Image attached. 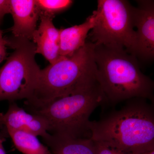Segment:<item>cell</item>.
I'll return each instance as SVG.
<instances>
[{
  "label": "cell",
  "mask_w": 154,
  "mask_h": 154,
  "mask_svg": "<svg viewBox=\"0 0 154 154\" xmlns=\"http://www.w3.org/2000/svg\"><path fill=\"white\" fill-rule=\"evenodd\" d=\"M147 99L134 98L98 121H90L91 138L126 153L154 149V108Z\"/></svg>",
  "instance_id": "cell-1"
},
{
  "label": "cell",
  "mask_w": 154,
  "mask_h": 154,
  "mask_svg": "<svg viewBox=\"0 0 154 154\" xmlns=\"http://www.w3.org/2000/svg\"><path fill=\"white\" fill-rule=\"evenodd\" d=\"M94 45L97 79L106 103L116 105L134 98L154 102V82L141 72L135 57L124 49Z\"/></svg>",
  "instance_id": "cell-2"
},
{
  "label": "cell",
  "mask_w": 154,
  "mask_h": 154,
  "mask_svg": "<svg viewBox=\"0 0 154 154\" xmlns=\"http://www.w3.org/2000/svg\"><path fill=\"white\" fill-rule=\"evenodd\" d=\"M95 45L87 40L69 57H62L40 70L37 85L25 106L39 105L68 96L98 82Z\"/></svg>",
  "instance_id": "cell-3"
},
{
  "label": "cell",
  "mask_w": 154,
  "mask_h": 154,
  "mask_svg": "<svg viewBox=\"0 0 154 154\" xmlns=\"http://www.w3.org/2000/svg\"><path fill=\"white\" fill-rule=\"evenodd\" d=\"M105 103V96L98 82L68 96L25 107L30 113L44 119L50 134L91 138L88 126L90 116L97 107Z\"/></svg>",
  "instance_id": "cell-4"
},
{
  "label": "cell",
  "mask_w": 154,
  "mask_h": 154,
  "mask_svg": "<svg viewBox=\"0 0 154 154\" xmlns=\"http://www.w3.org/2000/svg\"><path fill=\"white\" fill-rule=\"evenodd\" d=\"M134 9L125 0H99L93 12L94 28L88 41L95 45L124 49L135 57L137 35L134 30Z\"/></svg>",
  "instance_id": "cell-5"
},
{
  "label": "cell",
  "mask_w": 154,
  "mask_h": 154,
  "mask_svg": "<svg viewBox=\"0 0 154 154\" xmlns=\"http://www.w3.org/2000/svg\"><path fill=\"white\" fill-rule=\"evenodd\" d=\"M5 39L14 51L0 69V102L28 100L36 89L41 70L35 60V44L13 36Z\"/></svg>",
  "instance_id": "cell-6"
},
{
  "label": "cell",
  "mask_w": 154,
  "mask_h": 154,
  "mask_svg": "<svg viewBox=\"0 0 154 154\" xmlns=\"http://www.w3.org/2000/svg\"><path fill=\"white\" fill-rule=\"evenodd\" d=\"M134 9V21L137 35L135 57L149 62L154 57V2L152 0L137 1Z\"/></svg>",
  "instance_id": "cell-7"
},
{
  "label": "cell",
  "mask_w": 154,
  "mask_h": 154,
  "mask_svg": "<svg viewBox=\"0 0 154 154\" xmlns=\"http://www.w3.org/2000/svg\"><path fill=\"white\" fill-rule=\"evenodd\" d=\"M0 129L5 134L9 130L27 131L42 139L49 134L47 122L44 119L27 113L15 102H9L8 109L5 113H0Z\"/></svg>",
  "instance_id": "cell-8"
},
{
  "label": "cell",
  "mask_w": 154,
  "mask_h": 154,
  "mask_svg": "<svg viewBox=\"0 0 154 154\" xmlns=\"http://www.w3.org/2000/svg\"><path fill=\"white\" fill-rule=\"evenodd\" d=\"M10 5L14 22L12 36L31 41L40 18L36 0H10Z\"/></svg>",
  "instance_id": "cell-9"
},
{
  "label": "cell",
  "mask_w": 154,
  "mask_h": 154,
  "mask_svg": "<svg viewBox=\"0 0 154 154\" xmlns=\"http://www.w3.org/2000/svg\"><path fill=\"white\" fill-rule=\"evenodd\" d=\"M54 18L40 15L39 26L33 33L32 39L36 47V53L43 56L50 64L55 63L62 57L60 54V29L54 25Z\"/></svg>",
  "instance_id": "cell-10"
},
{
  "label": "cell",
  "mask_w": 154,
  "mask_h": 154,
  "mask_svg": "<svg viewBox=\"0 0 154 154\" xmlns=\"http://www.w3.org/2000/svg\"><path fill=\"white\" fill-rule=\"evenodd\" d=\"M95 23L93 14L79 25L60 29V54L61 57H69L85 45L88 35Z\"/></svg>",
  "instance_id": "cell-11"
},
{
  "label": "cell",
  "mask_w": 154,
  "mask_h": 154,
  "mask_svg": "<svg viewBox=\"0 0 154 154\" xmlns=\"http://www.w3.org/2000/svg\"><path fill=\"white\" fill-rule=\"evenodd\" d=\"M51 154H95L91 138H75L49 134L43 138Z\"/></svg>",
  "instance_id": "cell-12"
},
{
  "label": "cell",
  "mask_w": 154,
  "mask_h": 154,
  "mask_svg": "<svg viewBox=\"0 0 154 154\" xmlns=\"http://www.w3.org/2000/svg\"><path fill=\"white\" fill-rule=\"evenodd\" d=\"M16 148L23 154H51L47 146L41 143L37 137L22 131L9 130L6 132Z\"/></svg>",
  "instance_id": "cell-13"
},
{
  "label": "cell",
  "mask_w": 154,
  "mask_h": 154,
  "mask_svg": "<svg viewBox=\"0 0 154 154\" xmlns=\"http://www.w3.org/2000/svg\"><path fill=\"white\" fill-rule=\"evenodd\" d=\"M40 15L54 18L56 14L66 11L73 3L71 0H36Z\"/></svg>",
  "instance_id": "cell-14"
},
{
  "label": "cell",
  "mask_w": 154,
  "mask_h": 154,
  "mask_svg": "<svg viewBox=\"0 0 154 154\" xmlns=\"http://www.w3.org/2000/svg\"><path fill=\"white\" fill-rule=\"evenodd\" d=\"M95 154H128L121 151L109 143L94 141Z\"/></svg>",
  "instance_id": "cell-15"
},
{
  "label": "cell",
  "mask_w": 154,
  "mask_h": 154,
  "mask_svg": "<svg viewBox=\"0 0 154 154\" xmlns=\"http://www.w3.org/2000/svg\"><path fill=\"white\" fill-rule=\"evenodd\" d=\"M10 13V0H0V24L6 14Z\"/></svg>",
  "instance_id": "cell-16"
},
{
  "label": "cell",
  "mask_w": 154,
  "mask_h": 154,
  "mask_svg": "<svg viewBox=\"0 0 154 154\" xmlns=\"http://www.w3.org/2000/svg\"><path fill=\"white\" fill-rule=\"evenodd\" d=\"M7 44L3 32L0 30V63L7 59Z\"/></svg>",
  "instance_id": "cell-17"
},
{
  "label": "cell",
  "mask_w": 154,
  "mask_h": 154,
  "mask_svg": "<svg viewBox=\"0 0 154 154\" xmlns=\"http://www.w3.org/2000/svg\"><path fill=\"white\" fill-rule=\"evenodd\" d=\"M6 140V139H0V154H6L4 146V143Z\"/></svg>",
  "instance_id": "cell-18"
},
{
  "label": "cell",
  "mask_w": 154,
  "mask_h": 154,
  "mask_svg": "<svg viewBox=\"0 0 154 154\" xmlns=\"http://www.w3.org/2000/svg\"><path fill=\"white\" fill-rule=\"evenodd\" d=\"M128 154H154V149L142 152L137 153H128Z\"/></svg>",
  "instance_id": "cell-19"
},
{
  "label": "cell",
  "mask_w": 154,
  "mask_h": 154,
  "mask_svg": "<svg viewBox=\"0 0 154 154\" xmlns=\"http://www.w3.org/2000/svg\"><path fill=\"white\" fill-rule=\"evenodd\" d=\"M8 137L7 134L0 131V139H6Z\"/></svg>",
  "instance_id": "cell-20"
}]
</instances>
